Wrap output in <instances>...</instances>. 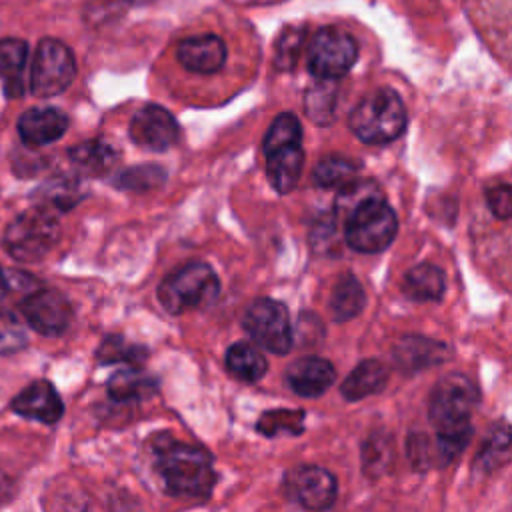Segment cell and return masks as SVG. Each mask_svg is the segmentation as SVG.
<instances>
[{"label": "cell", "mask_w": 512, "mask_h": 512, "mask_svg": "<svg viewBox=\"0 0 512 512\" xmlns=\"http://www.w3.org/2000/svg\"><path fill=\"white\" fill-rule=\"evenodd\" d=\"M154 458L168 494L186 500H202L212 494L216 474L212 456L204 448L160 436L154 446Z\"/></svg>", "instance_id": "obj_1"}, {"label": "cell", "mask_w": 512, "mask_h": 512, "mask_svg": "<svg viewBox=\"0 0 512 512\" xmlns=\"http://www.w3.org/2000/svg\"><path fill=\"white\" fill-rule=\"evenodd\" d=\"M476 400L478 392L464 374L450 372L442 376L436 382L428 404V416L436 434L470 440V414Z\"/></svg>", "instance_id": "obj_2"}, {"label": "cell", "mask_w": 512, "mask_h": 512, "mask_svg": "<svg viewBox=\"0 0 512 512\" xmlns=\"http://www.w3.org/2000/svg\"><path fill=\"white\" fill-rule=\"evenodd\" d=\"M408 114L392 88H380L362 98L350 112V128L366 144H388L406 130Z\"/></svg>", "instance_id": "obj_3"}, {"label": "cell", "mask_w": 512, "mask_h": 512, "mask_svg": "<svg viewBox=\"0 0 512 512\" xmlns=\"http://www.w3.org/2000/svg\"><path fill=\"white\" fill-rule=\"evenodd\" d=\"M342 220L346 244L362 254L386 250L398 230L396 212L382 194L362 200Z\"/></svg>", "instance_id": "obj_4"}, {"label": "cell", "mask_w": 512, "mask_h": 512, "mask_svg": "<svg viewBox=\"0 0 512 512\" xmlns=\"http://www.w3.org/2000/svg\"><path fill=\"white\" fill-rule=\"evenodd\" d=\"M220 292V280L206 262H190L168 274L158 286V300L170 314L210 306Z\"/></svg>", "instance_id": "obj_5"}, {"label": "cell", "mask_w": 512, "mask_h": 512, "mask_svg": "<svg viewBox=\"0 0 512 512\" xmlns=\"http://www.w3.org/2000/svg\"><path fill=\"white\" fill-rule=\"evenodd\" d=\"M60 224L56 212L36 204L18 214L4 230V248L18 262L42 260L58 242Z\"/></svg>", "instance_id": "obj_6"}, {"label": "cell", "mask_w": 512, "mask_h": 512, "mask_svg": "<svg viewBox=\"0 0 512 512\" xmlns=\"http://www.w3.org/2000/svg\"><path fill=\"white\" fill-rule=\"evenodd\" d=\"M74 76L76 60L72 50L56 38L40 40L32 58L30 92L38 98L56 96L72 84Z\"/></svg>", "instance_id": "obj_7"}, {"label": "cell", "mask_w": 512, "mask_h": 512, "mask_svg": "<svg viewBox=\"0 0 512 512\" xmlns=\"http://www.w3.org/2000/svg\"><path fill=\"white\" fill-rule=\"evenodd\" d=\"M358 58L356 40L340 28H320L308 46V70L318 80L342 78Z\"/></svg>", "instance_id": "obj_8"}, {"label": "cell", "mask_w": 512, "mask_h": 512, "mask_svg": "<svg viewBox=\"0 0 512 512\" xmlns=\"http://www.w3.org/2000/svg\"><path fill=\"white\" fill-rule=\"evenodd\" d=\"M250 338L272 354H288L292 348V324L288 308L272 298L254 300L242 318Z\"/></svg>", "instance_id": "obj_9"}, {"label": "cell", "mask_w": 512, "mask_h": 512, "mask_svg": "<svg viewBox=\"0 0 512 512\" xmlns=\"http://www.w3.org/2000/svg\"><path fill=\"white\" fill-rule=\"evenodd\" d=\"M20 310L26 322L44 336H58L66 332L74 318L70 300L54 288H40L30 292L22 300Z\"/></svg>", "instance_id": "obj_10"}, {"label": "cell", "mask_w": 512, "mask_h": 512, "mask_svg": "<svg viewBox=\"0 0 512 512\" xmlns=\"http://www.w3.org/2000/svg\"><path fill=\"white\" fill-rule=\"evenodd\" d=\"M286 492L308 510H326L336 500L338 482L328 470L304 464L286 476Z\"/></svg>", "instance_id": "obj_11"}, {"label": "cell", "mask_w": 512, "mask_h": 512, "mask_svg": "<svg viewBox=\"0 0 512 512\" xmlns=\"http://www.w3.org/2000/svg\"><path fill=\"white\" fill-rule=\"evenodd\" d=\"M132 140L150 152H164L172 148L180 136L176 118L158 104L142 106L130 122Z\"/></svg>", "instance_id": "obj_12"}, {"label": "cell", "mask_w": 512, "mask_h": 512, "mask_svg": "<svg viewBox=\"0 0 512 512\" xmlns=\"http://www.w3.org/2000/svg\"><path fill=\"white\" fill-rule=\"evenodd\" d=\"M178 62L194 74H216L228 58L226 42L218 34H196L178 42Z\"/></svg>", "instance_id": "obj_13"}, {"label": "cell", "mask_w": 512, "mask_h": 512, "mask_svg": "<svg viewBox=\"0 0 512 512\" xmlns=\"http://www.w3.org/2000/svg\"><path fill=\"white\" fill-rule=\"evenodd\" d=\"M12 410L24 418L54 424L64 414V404L48 380H36L14 396Z\"/></svg>", "instance_id": "obj_14"}, {"label": "cell", "mask_w": 512, "mask_h": 512, "mask_svg": "<svg viewBox=\"0 0 512 512\" xmlns=\"http://www.w3.org/2000/svg\"><path fill=\"white\" fill-rule=\"evenodd\" d=\"M286 380L296 394L316 398L334 384L336 370L326 358L302 356L288 366Z\"/></svg>", "instance_id": "obj_15"}, {"label": "cell", "mask_w": 512, "mask_h": 512, "mask_svg": "<svg viewBox=\"0 0 512 512\" xmlns=\"http://www.w3.org/2000/svg\"><path fill=\"white\" fill-rule=\"evenodd\" d=\"M68 128V116L52 106L30 108L18 118V134L28 146H44L58 140Z\"/></svg>", "instance_id": "obj_16"}, {"label": "cell", "mask_w": 512, "mask_h": 512, "mask_svg": "<svg viewBox=\"0 0 512 512\" xmlns=\"http://www.w3.org/2000/svg\"><path fill=\"white\" fill-rule=\"evenodd\" d=\"M68 158H70V164L82 176L100 178V176H106L118 162V150L106 140L92 138L70 148Z\"/></svg>", "instance_id": "obj_17"}, {"label": "cell", "mask_w": 512, "mask_h": 512, "mask_svg": "<svg viewBox=\"0 0 512 512\" xmlns=\"http://www.w3.org/2000/svg\"><path fill=\"white\" fill-rule=\"evenodd\" d=\"M266 156V176L278 194H288L298 184L304 166V152L300 146H286Z\"/></svg>", "instance_id": "obj_18"}, {"label": "cell", "mask_w": 512, "mask_h": 512, "mask_svg": "<svg viewBox=\"0 0 512 512\" xmlns=\"http://www.w3.org/2000/svg\"><path fill=\"white\" fill-rule=\"evenodd\" d=\"M388 380V368L374 358L362 360L342 382L340 386V394L354 402V400H362L370 394H376L384 388Z\"/></svg>", "instance_id": "obj_19"}, {"label": "cell", "mask_w": 512, "mask_h": 512, "mask_svg": "<svg viewBox=\"0 0 512 512\" xmlns=\"http://www.w3.org/2000/svg\"><path fill=\"white\" fill-rule=\"evenodd\" d=\"M512 458V426L506 422H496L478 456H476V470L482 474H492L500 466H504Z\"/></svg>", "instance_id": "obj_20"}, {"label": "cell", "mask_w": 512, "mask_h": 512, "mask_svg": "<svg viewBox=\"0 0 512 512\" xmlns=\"http://www.w3.org/2000/svg\"><path fill=\"white\" fill-rule=\"evenodd\" d=\"M446 278L434 264H418L406 272L404 292L418 302H440L444 298Z\"/></svg>", "instance_id": "obj_21"}, {"label": "cell", "mask_w": 512, "mask_h": 512, "mask_svg": "<svg viewBox=\"0 0 512 512\" xmlns=\"http://www.w3.org/2000/svg\"><path fill=\"white\" fill-rule=\"evenodd\" d=\"M158 388L156 378L138 370V368H124L110 376L108 380V396L116 402H136L144 400L154 394Z\"/></svg>", "instance_id": "obj_22"}, {"label": "cell", "mask_w": 512, "mask_h": 512, "mask_svg": "<svg viewBox=\"0 0 512 512\" xmlns=\"http://www.w3.org/2000/svg\"><path fill=\"white\" fill-rule=\"evenodd\" d=\"M266 358L264 354L246 340L234 342L226 352V368L232 376L242 382L254 384L266 374Z\"/></svg>", "instance_id": "obj_23"}, {"label": "cell", "mask_w": 512, "mask_h": 512, "mask_svg": "<svg viewBox=\"0 0 512 512\" xmlns=\"http://www.w3.org/2000/svg\"><path fill=\"white\" fill-rule=\"evenodd\" d=\"M28 58V44L20 38L0 40V76L10 98L22 94V72Z\"/></svg>", "instance_id": "obj_24"}, {"label": "cell", "mask_w": 512, "mask_h": 512, "mask_svg": "<svg viewBox=\"0 0 512 512\" xmlns=\"http://www.w3.org/2000/svg\"><path fill=\"white\" fill-rule=\"evenodd\" d=\"M360 168L362 166L348 156L328 154L316 162L312 178L322 188H342L358 178Z\"/></svg>", "instance_id": "obj_25"}, {"label": "cell", "mask_w": 512, "mask_h": 512, "mask_svg": "<svg viewBox=\"0 0 512 512\" xmlns=\"http://www.w3.org/2000/svg\"><path fill=\"white\" fill-rule=\"evenodd\" d=\"M364 302H366V294H364V288L360 286V282L352 274H344L336 282V286L330 294V312H332L334 320L344 322V320L354 318L362 310Z\"/></svg>", "instance_id": "obj_26"}, {"label": "cell", "mask_w": 512, "mask_h": 512, "mask_svg": "<svg viewBox=\"0 0 512 512\" xmlns=\"http://www.w3.org/2000/svg\"><path fill=\"white\" fill-rule=\"evenodd\" d=\"M82 186L80 182L72 178H58L52 182H46L38 192H36V202L52 212H66L72 210L80 200H82Z\"/></svg>", "instance_id": "obj_27"}, {"label": "cell", "mask_w": 512, "mask_h": 512, "mask_svg": "<svg viewBox=\"0 0 512 512\" xmlns=\"http://www.w3.org/2000/svg\"><path fill=\"white\" fill-rule=\"evenodd\" d=\"M300 142H302V128L298 118L292 112H282L270 124L262 140V150L264 154H270L286 146H300Z\"/></svg>", "instance_id": "obj_28"}, {"label": "cell", "mask_w": 512, "mask_h": 512, "mask_svg": "<svg viewBox=\"0 0 512 512\" xmlns=\"http://www.w3.org/2000/svg\"><path fill=\"white\" fill-rule=\"evenodd\" d=\"M256 428L264 436H278V434H300L304 430V412L302 410H270L264 412Z\"/></svg>", "instance_id": "obj_29"}, {"label": "cell", "mask_w": 512, "mask_h": 512, "mask_svg": "<svg viewBox=\"0 0 512 512\" xmlns=\"http://www.w3.org/2000/svg\"><path fill=\"white\" fill-rule=\"evenodd\" d=\"M442 344L426 338H404L402 346L396 350V356L402 366H428L442 360Z\"/></svg>", "instance_id": "obj_30"}, {"label": "cell", "mask_w": 512, "mask_h": 512, "mask_svg": "<svg viewBox=\"0 0 512 512\" xmlns=\"http://www.w3.org/2000/svg\"><path fill=\"white\" fill-rule=\"evenodd\" d=\"M96 358L100 364H116V362H128L132 366L140 364L144 358H146V350L142 346H136V344H130L126 342L124 338L120 336H108L98 352H96Z\"/></svg>", "instance_id": "obj_31"}, {"label": "cell", "mask_w": 512, "mask_h": 512, "mask_svg": "<svg viewBox=\"0 0 512 512\" xmlns=\"http://www.w3.org/2000/svg\"><path fill=\"white\" fill-rule=\"evenodd\" d=\"M334 104H336L334 80H320V84H316L314 88L308 90L306 112L312 120H316L320 124L328 122L332 118Z\"/></svg>", "instance_id": "obj_32"}, {"label": "cell", "mask_w": 512, "mask_h": 512, "mask_svg": "<svg viewBox=\"0 0 512 512\" xmlns=\"http://www.w3.org/2000/svg\"><path fill=\"white\" fill-rule=\"evenodd\" d=\"M28 346V334L18 320L6 308H0V354H14Z\"/></svg>", "instance_id": "obj_33"}, {"label": "cell", "mask_w": 512, "mask_h": 512, "mask_svg": "<svg viewBox=\"0 0 512 512\" xmlns=\"http://www.w3.org/2000/svg\"><path fill=\"white\" fill-rule=\"evenodd\" d=\"M164 182V170L158 166H136L130 170H124L116 178V186L124 190H136L146 192L152 188H158Z\"/></svg>", "instance_id": "obj_34"}, {"label": "cell", "mask_w": 512, "mask_h": 512, "mask_svg": "<svg viewBox=\"0 0 512 512\" xmlns=\"http://www.w3.org/2000/svg\"><path fill=\"white\" fill-rule=\"evenodd\" d=\"M486 204L498 220L512 218V184H496L486 190Z\"/></svg>", "instance_id": "obj_35"}, {"label": "cell", "mask_w": 512, "mask_h": 512, "mask_svg": "<svg viewBox=\"0 0 512 512\" xmlns=\"http://www.w3.org/2000/svg\"><path fill=\"white\" fill-rule=\"evenodd\" d=\"M300 44H302V32L300 30H290L280 38L278 56H276V62H278L280 68H292L294 66V62L298 60Z\"/></svg>", "instance_id": "obj_36"}, {"label": "cell", "mask_w": 512, "mask_h": 512, "mask_svg": "<svg viewBox=\"0 0 512 512\" xmlns=\"http://www.w3.org/2000/svg\"><path fill=\"white\" fill-rule=\"evenodd\" d=\"M8 292H12V286H10V272H6V270L0 266V302L8 296Z\"/></svg>", "instance_id": "obj_37"}]
</instances>
